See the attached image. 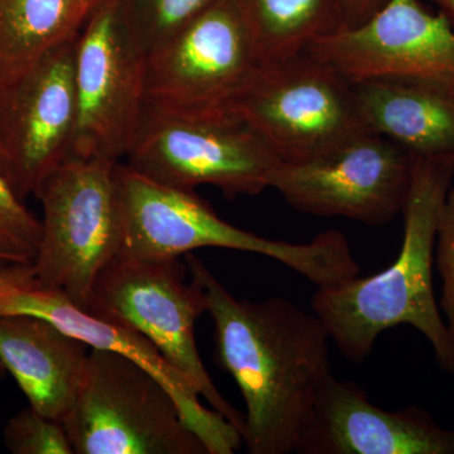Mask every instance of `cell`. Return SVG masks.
<instances>
[{
  "label": "cell",
  "instance_id": "cell-1",
  "mask_svg": "<svg viewBox=\"0 0 454 454\" xmlns=\"http://www.w3.org/2000/svg\"><path fill=\"white\" fill-rule=\"evenodd\" d=\"M188 273L207 293L215 360L247 405L241 438L250 454L294 452L298 435L331 373L330 334L315 313L284 298L238 300L192 254Z\"/></svg>",
  "mask_w": 454,
  "mask_h": 454
},
{
  "label": "cell",
  "instance_id": "cell-2",
  "mask_svg": "<svg viewBox=\"0 0 454 454\" xmlns=\"http://www.w3.org/2000/svg\"><path fill=\"white\" fill-rule=\"evenodd\" d=\"M453 181L454 157H415L395 262L375 276L356 277L313 294V313L352 363L366 360L382 333L409 325L429 340L439 366L454 373V342L433 289L439 223Z\"/></svg>",
  "mask_w": 454,
  "mask_h": 454
},
{
  "label": "cell",
  "instance_id": "cell-3",
  "mask_svg": "<svg viewBox=\"0 0 454 454\" xmlns=\"http://www.w3.org/2000/svg\"><path fill=\"white\" fill-rule=\"evenodd\" d=\"M116 176L122 225L119 256L160 262L203 247H223L277 260L317 289L333 288L360 274L348 239L336 230L304 244L270 240L221 219L195 190L160 184L122 162Z\"/></svg>",
  "mask_w": 454,
  "mask_h": 454
},
{
  "label": "cell",
  "instance_id": "cell-4",
  "mask_svg": "<svg viewBox=\"0 0 454 454\" xmlns=\"http://www.w3.org/2000/svg\"><path fill=\"white\" fill-rule=\"evenodd\" d=\"M118 163L70 155L35 195L43 211L33 260L35 286L62 293L80 309L121 253Z\"/></svg>",
  "mask_w": 454,
  "mask_h": 454
},
{
  "label": "cell",
  "instance_id": "cell-5",
  "mask_svg": "<svg viewBox=\"0 0 454 454\" xmlns=\"http://www.w3.org/2000/svg\"><path fill=\"white\" fill-rule=\"evenodd\" d=\"M187 273V264L179 259L119 256L101 271L82 309L151 340L212 409L243 434L245 415L221 395L197 349L195 325L208 312V298L197 278L191 276L188 282Z\"/></svg>",
  "mask_w": 454,
  "mask_h": 454
},
{
  "label": "cell",
  "instance_id": "cell-6",
  "mask_svg": "<svg viewBox=\"0 0 454 454\" xmlns=\"http://www.w3.org/2000/svg\"><path fill=\"white\" fill-rule=\"evenodd\" d=\"M62 423L74 454H208L162 382L109 349L90 351Z\"/></svg>",
  "mask_w": 454,
  "mask_h": 454
},
{
  "label": "cell",
  "instance_id": "cell-7",
  "mask_svg": "<svg viewBox=\"0 0 454 454\" xmlns=\"http://www.w3.org/2000/svg\"><path fill=\"white\" fill-rule=\"evenodd\" d=\"M229 114L286 163L315 160L370 131L352 83L307 51L260 66Z\"/></svg>",
  "mask_w": 454,
  "mask_h": 454
},
{
  "label": "cell",
  "instance_id": "cell-8",
  "mask_svg": "<svg viewBox=\"0 0 454 454\" xmlns=\"http://www.w3.org/2000/svg\"><path fill=\"white\" fill-rule=\"evenodd\" d=\"M125 164L167 186L219 188L255 196L270 188L282 160L234 114L173 115L146 109Z\"/></svg>",
  "mask_w": 454,
  "mask_h": 454
},
{
  "label": "cell",
  "instance_id": "cell-9",
  "mask_svg": "<svg viewBox=\"0 0 454 454\" xmlns=\"http://www.w3.org/2000/svg\"><path fill=\"white\" fill-rule=\"evenodd\" d=\"M260 66L234 0H216L148 50L146 109L186 116L229 114Z\"/></svg>",
  "mask_w": 454,
  "mask_h": 454
},
{
  "label": "cell",
  "instance_id": "cell-10",
  "mask_svg": "<svg viewBox=\"0 0 454 454\" xmlns=\"http://www.w3.org/2000/svg\"><path fill=\"white\" fill-rule=\"evenodd\" d=\"M146 55L118 0L92 9L74 49L77 121L71 155L125 160L145 112Z\"/></svg>",
  "mask_w": 454,
  "mask_h": 454
},
{
  "label": "cell",
  "instance_id": "cell-11",
  "mask_svg": "<svg viewBox=\"0 0 454 454\" xmlns=\"http://www.w3.org/2000/svg\"><path fill=\"white\" fill-rule=\"evenodd\" d=\"M306 51L349 83H413L454 97V27L419 0H387L360 25L317 38Z\"/></svg>",
  "mask_w": 454,
  "mask_h": 454
},
{
  "label": "cell",
  "instance_id": "cell-12",
  "mask_svg": "<svg viewBox=\"0 0 454 454\" xmlns=\"http://www.w3.org/2000/svg\"><path fill=\"white\" fill-rule=\"evenodd\" d=\"M414 163L402 146L365 131L315 160L282 162L270 188L304 214L382 226L402 214Z\"/></svg>",
  "mask_w": 454,
  "mask_h": 454
},
{
  "label": "cell",
  "instance_id": "cell-13",
  "mask_svg": "<svg viewBox=\"0 0 454 454\" xmlns=\"http://www.w3.org/2000/svg\"><path fill=\"white\" fill-rule=\"evenodd\" d=\"M76 37L62 42L0 86L3 173L22 201L35 195L73 152Z\"/></svg>",
  "mask_w": 454,
  "mask_h": 454
},
{
  "label": "cell",
  "instance_id": "cell-14",
  "mask_svg": "<svg viewBox=\"0 0 454 454\" xmlns=\"http://www.w3.org/2000/svg\"><path fill=\"white\" fill-rule=\"evenodd\" d=\"M300 454H454V428L409 405L387 411L365 391L330 373L298 435Z\"/></svg>",
  "mask_w": 454,
  "mask_h": 454
},
{
  "label": "cell",
  "instance_id": "cell-15",
  "mask_svg": "<svg viewBox=\"0 0 454 454\" xmlns=\"http://www.w3.org/2000/svg\"><path fill=\"white\" fill-rule=\"evenodd\" d=\"M0 313L42 317L83 340L90 348L109 349L138 364L168 389L208 454H232L243 443L240 432L216 411L206 409L193 385L143 334L89 315L62 293L37 286L4 298L0 301Z\"/></svg>",
  "mask_w": 454,
  "mask_h": 454
},
{
  "label": "cell",
  "instance_id": "cell-16",
  "mask_svg": "<svg viewBox=\"0 0 454 454\" xmlns=\"http://www.w3.org/2000/svg\"><path fill=\"white\" fill-rule=\"evenodd\" d=\"M89 346L42 317L0 313V363L29 406L64 420L76 402L89 363Z\"/></svg>",
  "mask_w": 454,
  "mask_h": 454
},
{
  "label": "cell",
  "instance_id": "cell-17",
  "mask_svg": "<svg viewBox=\"0 0 454 454\" xmlns=\"http://www.w3.org/2000/svg\"><path fill=\"white\" fill-rule=\"evenodd\" d=\"M367 129L414 157H454V97L399 82L352 83Z\"/></svg>",
  "mask_w": 454,
  "mask_h": 454
},
{
  "label": "cell",
  "instance_id": "cell-18",
  "mask_svg": "<svg viewBox=\"0 0 454 454\" xmlns=\"http://www.w3.org/2000/svg\"><path fill=\"white\" fill-rule=\"evenodd\" d=\"M90 13L82 0H0V86L76 37Z\"/></svg>",
  "mask_w": 454,
  "mask_h": 454
},
{
  "label": "cell",
  "instance_id": "cell-19",
  "mask_svg": "<svg viewBox=\"0 0 454 454\" xmlns=\"http://www.w3.org/2000/svg\"><path fill=\"white\" fill-rule=\"evenodd\" d=\"M260 65L304 52L317 38L343 27L340 0H234Z\"/></svg>",
  "mask_w": 454,
  "mask_h": 454
},
{
  "label": "cell",
  "instance_id": "cell-20",
  "mask_svg": "<svg viewBox=\"0 0 454 454\" xmlns=\"http://www.w3.org/2000/svg\"><path fill=\"white\" fill-rule=\"evenodd\" d=\"M216 0H118L122 16L146 49L160 43Z\"/></svg>",
  "mask_w": 454,
  "mask_h": 454
},
{
  "label": "cell",
  "instance_id": "cell-21",
  "mask_svg": "<svg viewBox=\"0 0 454 454\" xmlns=\"http://www.w3.org/2000/svg\"><path fill=\"white\" fill-rule=\"evenodd\" d=\"M41 239V220L18 197L0 169V256L9 264H32Z\"/></svg>",
  "mask_w": 454,
  "mask_h": 454
},
{
  "label": "cell",
  "instance_id": "cell-22",
  "mask_svg": "<svg viewBox=\"0 0 454 454\" xmlns=\"http://www.w3.org/2000/svg\"><path fill=\"white\" fill-rule=\"evenodd\" d=\"M4 443L14 454H74L64 423L41 414L32 406L9 419Z\"/></svg>",
  "mask_w": 454,
  "mask_h": 454
},
{
  "label": "cell",
  "instance_id": "cell-23",
  "mask_svg": "<svg viewBox=\"0 0 454 454\" xmlns=\"http://www.w3.org/2000/svg\"><path fill=\"white\" fill-rule=\"evenodd\" d=\"M435 262L442 279L441 307L454 342V181L439 223Z\"/></svg>",
  "mask_w": 454,
  "mask_h": 454
},
{
  "label": "cell",
  "instance_id": "cell-24",
  "mask_svg": "<svg viewBox=\"0 0 454 454\" xmlns=\"http://www.w3.org/2000/svg\"><path fill=\"white\" fill-rule=\"evenodd\" d=\"M35 271L32 264H8L0 267V301L14 293L35 286Z\"/></svg>",
  "mask_w": 454,
  "mask_h": 454
},
{
  "label": "cell",
  "instance_id": "cell-25",
  "mask_svg": "<svg viewBox=\"0 0 454 454\" xmlns=\"http://www.w3.org/2000/svg\"><path fill=\"white\" fill-rule=\"evenodd\" d=\"M373 2L375 0H340L343 17L342 28L360 25L372 16L370 8L372 7Z\"/></svg>",
  "mask_w": 454,
  "mask_h": 454
},
{
  "label": "cell",
  "instance_id": "cell-26",
  "mask_svg": "<svg viewBox=\"0 0 454 454\" xmlns=\"http://www.w3.org/2000/svg\"><path fill=\"white\" fill-rule=\"evenodd\" d=\"M441 7V13L450 20L454 27V0H435Z\"/></svg>",
  "mask_w": 454,
  "mask_h": 454
},
{
  "label": "cell",
  "instance_id": "cell-27",
  "mask_svg": "<svg viewBox=\"0 0 454 454\" xmlns=\"http://www.w3.org/2000/svg\"><path fill=\"white\" fill-rule=\"evenodd\" d=\"M83 4L88 5L90 9L97 8L98 5L103 4V3L107 2V0H82Z\"/></svg>",
  "mask_w": 454,
  "mask_h": 454
},
{
  "label": "cell",
  "instance_id": "cell-28",
  "mask_svg": "<svg viewBox=\"0 0 454 454\" xmlns=\"http://www.w3.org/2000/svg\"><path fill=\"white\" fill-rule=\"evenodd\" d=\"M9 262H7V260L5 259H3L2 256H0V267H4V265H8Z\"/></svg>",
  "mask_w": 454,
  "mask_h": 454
},
{
  "label": "cell",
  "instance_id": "cell-29",
  "mask_svg": "<svg viewBox=\"0 0 454 454\" xmlns=\"http://www.w3.org/2000/svg\"><path fill=\"white\" fill-rule=\"evenodd\" d=\"M0 169H2L3 172V158H2V151H0ZM4 175V173H3Z\"/></svg>",
  "mask_w": 454,
  "mask_h": 454
},
{
  "label": "cell",
  "instance_id": "cell-30",
  "mask_svg": "<svg viewBox=\"0 0 454 454\" xmlns=\"http://www.w3.org/2000/svg\"><path fill=\"white\" fill-rule=\"evenodd\" d=\"M4 372H5L4 366H3V364L0 363V375H3V373H4Z\"/></svg>",
  "mask_w": 454,
  "mask_h": 454
}]
</instances>
